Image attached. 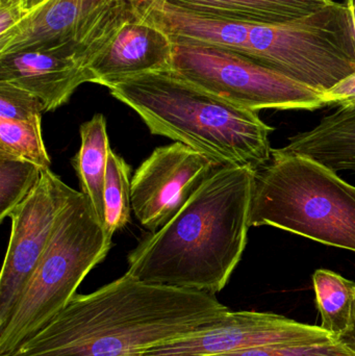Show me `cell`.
Returning <instances> with one entry per match:
<instances>
[{
  "label": "cell",
  "instance_id": "cell-1",
  "mask_svg": "<svg viewBox=\"0 0 355 356\" xmlns=\"http://www.w3.org/2000/svg\"><path fill=\"white\" fill-rule=\"evenodd\" d=\"M210 293L148 284L125 273L67 307L8 356H141L221 319Z\"/></svg>",
  "mask_w": 355,
  "mask_h": 356
},
{
  "label": "cell",
  "instance_id": "cell-2",
  "mask_svg": "<svg viewBox=\"0 0 355 356\" xmlns=\"http://www.w3.org/2000/svg\"><path fill=\"white\" fill-rule=\"evenodd\" d=\"M256 172L217 168L163 227L129 252L126 273L148 284L221 292L247 245Z\"/></svg>",
  "mask_w": 355,
  "mask_h": 356
},
{
  "label": "cell",
  "instance_id": "cell-3",
  "mask_svg": "<svg viewBox=\"0 0 355 356\" xmlns=\"http://www.w3.org/2000/svg\"><path fill=\"white\" fill-rule=\"evenodd\" d=\"M150 133L185 144L221 165L260 170L272 159V127L258 112L216 97L171 70L129 77L108 87Z\"/></svg>",
  "mask_w": 355,
  "mask_h": 356
},
{
  "label": "cell",
  "instance_id": "cell-4",
  "mask_svg": "<svg viewBox=\"0 0 355 356\" xmlns=\"http://www.w3.org/2000/svg\"><path fill=\"white\" fill-rule=\"evenodd\" d=\"M249 225L355 252V186L313 159L272 149L256 172Z\"/></svg>",
  "mask_w": 355,
  "mask_h": 356
},
{
  "label": "cell",
  "instance_id": "cell-5",
  "mask_svg": "<svg viewBox=\"0 0 355 356\" xmlns=\"http://www.w3.org/2000/svg\"><path fill=\"white\" fill-rule=\"evenodd\" d=\"M112 238L87 197L71 188L33 276L0 330V356L16 353L67 307L85 276L110 252Z\"/></svg>",
  "mask_w": 355,
  "mask_h": 356
},
{
  "label": "cell",
  "instance_id": "cell-6",
  "mask_svg": "<svg viewBox=\"0 0 355 356\" xmlns=\"http://www.w3.org/2000/svg\"><path fill=\"white\" fill-rule=\"evenodd\" d=\"M320 93L355 72V31L345 2L281 24H251L245 54Z\"/></svg>",
  "mask_w": 355,
  "mask_h": 356
},
{
  "label": "cell",
  "instance_id": "cell-7",
  "mask_svg": "<svg viewBox=\"0 0 355 356\" xmlns=\"http://www.w3.org/2000/svg\"><path fill=\"white\" fill-rule=\"evenodd\" d=\"M171 70L196 87L235 106L258 111H316L322 93L233 50L172 40Z\"/></svg>",
  "mask_w": 355,
  "mask_h": 356
},
{
  "label": "cell",
  "instance_id": "cell-8",
  "mask_svg": "<svg viewBox=\"0 0 355 356\" xmlns=\"http://www.w3.org/2000/svg\"><path fill=\"white\" fill-rule=\"evenodd\" d=\"M137 18L135 0H47L25 16L0 54L53 52L88 68L117 31Z\"/></svg>",
  "mask_w": 355,
  "mask_h": 356
},
{
  "label": "cell",
  "instance_id": "cell-9",
  "mask_svg": "<svg viewBox=\"0 0 355 356\" xmlns=\"http://www.w3.org/2000/svg\"><path fill=\"white\" fill-rule=\"evenodd\" d=\"M71 186L50 169L13 211L12 232L0 275V330L8 323L68 202Z\"/></svg>",
  "mask_w": 355,
  "mask_h": 356
},
{
  "label": "cell",
  "instance_id": "cell-10",
  "mask_svg": "<svg viewBox=\"0 0 355 356\" xmlns=\"http://www.w3.org/2000/svg\"><path fill=\"white\" fill-rule=\"evenodd\" d=\"M220 166L179 142L156 148L131 177L133 213L144 227L156 232Z\"/></svg>",
  "mask_w": 355,
  "mask_h": 356
},
{
  "label": "cell",
  "instance_id": "cell-11",
  "mask_svg": "<svg viewBox=\"0 0 355 356\" xmlns=\"http://www.w3.org/2000/svg\"><path fill=\"white\" fill-rule=\"evenodd\" d=\"M337 340L321 326L260 312H229L187 336L164 343L141 356H213L272 345Z\"/></svg>",
  "mask_w": 355,
  "mask_h": 356
},
{
  "label": "cell",
  "instance_id": "cell-12",
  "mask_svg": "<svg viewBox=\"0 0 355 356\" xmlns=\"http://www.w3.org/2000/svg\"><path fill=\"white\" fill-rule=\"evenodd\" d=\"M173 42L139 18L125 23L88 66L89 83L108 88L129 77L170 70Z\"/></svg>",
  "mask_w": 355,
  "mask_h": 356
},
{
  "label": "cell",
  "instance_id": "cell-13",
  "mask_svg": "<svg viewBox=\"0 0 355 356\" xmlns=\"http://www.w3.org/2000/svg\"><path fill=\"white\" fill-rule=\"evenodd\" d=\"M0 83L31 92L45 112L66 104L77 88L89 83L87 68L74 58L53 52L18 50L0 54Z\"/></svg>",
  "mask_w": 355,
  "mask_h": 356
},
{
  "label": "cell",
  "instance_id": "cell-14",
  "mask_svg": "<svg viewBox=\"0 0 355 356\" xmlns=\"http://www.w3.org/2000/svg\"><path fill=\"white\" fill-rule=\"evenodd\" d=\"M177 6L227 20L281 24L308 16L335 0H168Z\"/></svg>",
  "mask_w": 355,
  "mask_h": 356
},
{
  "label": "cell",
  "instance_id": "cell-15",
  "mask_svg": "<svg viewBox=\"0 0 355 356\" xmlns=\"http://www.w3.org/2000/svg\"><path fill=\"white\" fill-rule=\"evenodd\" d=\"M79 133L81 147L71 162L79 177L81 192L104 225V178L110 150L106 119L100 113L94 115L91 120L81 124Z\"/></svg>",
  "mask_w": 355,
  "mask_h": 356
},
{
  "label": "cell",
  "instance_id": "cell-16",
  "mask_svg": "<svg viewBox=\"0 0 355 356\" xmlns=\"http://www.w3.org/2000/svg\"><path fill=\"white\" fill-rule=\"evenodd\" d=\"M317 307L322 318L321 327L341 340L355 323V282L331 270L313 274Z\"/></svg>",
  "mask_w": 355,
  "mask_h": 356
},
{
  "label": "cell",
  "instance_id": "cell-17",
  "mask_svg": "<svg viewBox=\"0 0 355 356\" xmlns=\"http://www.w3.org/2000/svg\"><path fill=\"white\" fill-rule=\"evenodd\" d=\"M131 167L120 156L110 150L104 178V226L110 236L131 221Z\"/></svg>",
  "mask_w": 355,
  "mask_h": 356
},
{
  "label": "cell",
  "instance_id": "cell-18",
  "mask_svg": "<svg viewBox=\"0 0 355 356\" xmlns=\"http://www.w3.org/2000/svg\"><path fill=\"white\" fill-rule=\"evenodd\" d=\"M43 169L35 163L0 152V221L27 198Z\"/></svg>",
  "mask_w": 355,
  "mask_h": 356
},
{
  "label": "cell",
  "instance_id": "cell-19",
  "mask_svg": "<svg viewBox=\"0 0 355 356\" xmlns=\"http://www.w3.org/2000/svg\"><path fill=\"white\" fill-rule=\"evenodd\" d=\"M0 152L35 163L43 170L51 165L42 122L0 120Z\"/></svg>",
  "mask_w": 355,
  "mask_h": 356
},
{
  "label": "cell",
  "instance_id": "cell-20",
  "mask_svg": "<svg viewBox=\"0 0 355 356\" xmlns=\"http://www.w3.org/2000/svg\"><path fill=\"white\" fill-rule=\"evenodd\" d=\"M213 356H355V350L341 340L272 345Z\"/></svg>",
  "mask_w": 355,
  "mask_h": 356
},
{
  "label": "cell",
  "instance_id": "cell-21",
  "mask_svg": "<svg viewBox=\"0 0 355 356\" xmlns=\"http://www.w3.org/2000/svg\"><path fill=\"white\" fill-rule=\"evenodd\" d=\"M43 102L26 90L0 83V120L42 122Z\"/></svg>",
  "mask_w": 355,
  "mask_h": 356
},
{
  "label": "cell",
  "instance_id": "cell-22",
  "mask_svg": "<svg viewBox=\"0 0 355 356\" xmlns=\"http://www.w3.org/2000/svg\"><path fill=\"white\" fill-rule=\"evenodd\" d=\"M27 14L21 0H0V45L10 39Z\"/></svg>",
  "mask_w": 355,
  "mask_h": 356
},
{
  "label": "cell",
  "instance_id": "cell-23",
  "mask_svg": "<svg viewBox=\"0 0 355 356\" xmlns=\"http://www.w3.org/2000/svg\"><path fill=\"white\" fill-rule=\"evenodd\" d=\"M327 106H343L355 104V72L333 86L322 94Z\"/></svg>",
  "mask_w": 355,
  "mask_h": 356
},
{
  "label": "cell",
  "instance_id": "cell-24",
  "mask_svg": "<svg viewBox=\"0 0 355 356\" xmlns=\"http://www.w3.org/2000/svg\"><path fill=\"white\" fill-rule=\"evenodd\" d=\"M45 1H47V0H22V6L24 10L29 13L31 10H35L38 6H41Z\"/></svg>",
  "mask_w": 355,
  "mask_h": 356
},
{
  "label": "cell",
  "instance_id": "cell-25",
  "mask_svg": "<svg viewBox=\"0 0 355 356\" xmlns=\"http://www.w3.org/2000/svg\"><path fill=\"white\" fill-rule=\"evenodd\" d=\"M341 341H343L345 344H347L350 348L354 349L355 350V323L354 330L349 332V334H346L345 337L341 339Z\"/></svg>",
  "mask_w": 355,
  "mask_h": 356
},
{
  "label": "cell",
  "instance_id": "cell-26",
  "mask_svg": "<svg viewBox=\"0 0 355 356\" xmlns=\"http://www.w3.org/2000/svg\"><path fill=\"white\" fill-rule=\"evenodd\" d=\"M345 3L348 10H349L350 14H352L355 31V0H346Z\"/></svg>",
  "mask_w": 355,
  "mask_h": 356
},
{
  "label": "cell",
  "instance_id": "cell-27",
  "mask_svg": "<svg viewBox=\"0 0 355 356\" xmlns=\"http://www.w3.org/2000/svg\"><path fill=\"white\" fill-rule=\"evenodd\" d=\"M21 1H22V0H21Z\"/></svg>",
  "mask_w": 355,
  "mask_h": 356
}]
</instances>
